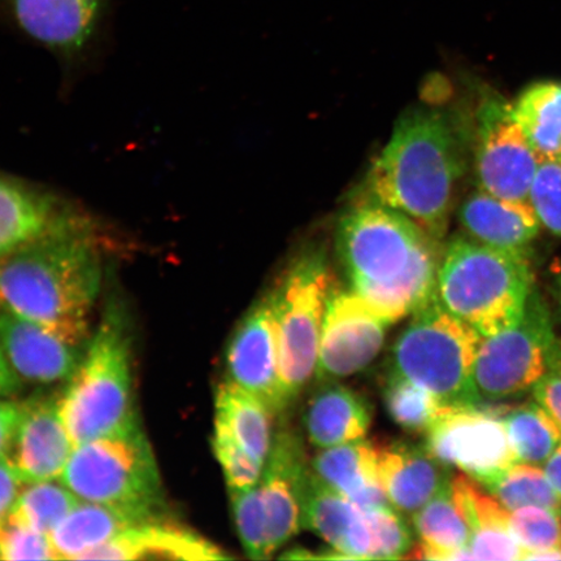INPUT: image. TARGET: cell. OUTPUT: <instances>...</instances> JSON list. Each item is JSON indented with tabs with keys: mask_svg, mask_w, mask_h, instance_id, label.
I'll list each match as a JSON object with an SVG mask.
<instances>
[{
	"mask_svg": "<svg viewBox=\"0 0 561 561\" xmlns=\"http://www.w3.org/2000/svg\"><path fill=\"white\" fill-rule=\"evenodd\" d=\"M102 283L100 245L66 215L0 257V307L75 345L88 342Z\"/></svg>",
	"mask_w": 561,
	"mask_h": 561,
	"instance_id": "obj_1",
	"label": "cell"
},
{
	"mask_svg": "<svg viewBox=\"0 0 561 561\" xmlns=\"http://www.w3.org/2000/svg\"><path fill=\"white\" fill-rule=\"evenodd\" d=\"M437 242L411 217L368 201L348 210L336 231L353 291L389 324L437 296Z\"/></svg>",
	"mask_w": 561,
	"mask_h": 561,
	"instance_id": "obj_2",
	"label": "cell"
},
{
	"mask_svg": "<svg viewBox=\"0 0 561 561\" xmlns=\"http://www.w3.org/2000/svg\"><path fill=\"white\" fill-rule=\"evenodd\" d=\"M462 171L465 153L450 118L415 110L399 118L371 168L368 202L411 217L439 241Z\"/></svg>",
	"mask_w": 561,
	"mask_h": 561,
	"instance_id": "obj_3",
	"label": "cell"
},
{
	"mask_svg": "<svg viewBox=\"0 0 561 561\" xmlns=\"http://www.w3.org/2000/svg\"><path fill=\"white\" fill-rule=\"evenodd\" d=\"M61 416L76 445L138 427L133 336L124 308L111 300L79 368L60 396Z\"/></svg>",
	"mask_w": 561,
	"mask_h": 561,
	"instance_id": "obj_4",
	"label": "cell"
},
{
	"mask_svg": "<svg viewBox=\"0 0 561 561\" xmlns=\"http://www.w3.org/2000/svg\"><path fill=\"white\" fill-rule=\"evenodd\" d=\"M533 291L528 257L455 238L442 254L437 296L448 311L482 336L515 327Z\"/></svg>",
	"mask_w": 561,
	"mask_h": 561,
	"instance_id": "obj_5",
	"label": "cell"
},
{
	"mask_svg": "<svg viewBox=\"0 0 561 561\" xmlns=\"http://www.w3.org/2000/svg\"><path fill=\"white\" fill-rule=\"evenodd\" d=\"M60 481L81 501L115 507L144 522L164 520L158 462L139 426L76 445Z\"/></svg>",
	"mask_w": 561,
	"mask_h": 561,
	"instance_id": "obj_6",
	"label": "cell"
},
{
	"mask_svg": "<svg viewBox=\"0 0 561 561\" xmlns=\"http://www.w3.org/2000/svg\"><path fill=\"white\" fill-rule=\"evenodd\" d=\"M481 341L474 328L433 297L399 335L390 374L423 386L444 405H479L473 369Z\"/></svg>",
	"mask_w": 561,
	"mask_h": 561,
	"instance_id": "obj_7",
	"label": "cell"
},
{
	"mask_svg": "<svg viewBox=\"0 0 561 561\" xmlns=\"http://www.w3.org/2000/svg\"><path fill=\"white\" fill-rule=\"evenodd\" d=\"M307 469L300 440L280 432L273 438L261 481L249 489L229 490L238 537L250 559H268L298 535V483Z\"/></svg>",
	"mask_w": 561,
	"mask_h": 561,
	"instance_id": "obj_8",
	"label": "cell"
},
{
	"mask_svg": "<svg viewBox=\"0 0 561 561\" xmlns=\"http://www.w3.org/2000/svg\"><path fill=\"white\" fill-rule=\"evenodd\" d=\"M332 293L325 259L308 255L287 271L268 296L276 324L279 377L289 404L316 375Z\"/></svg>",
	"mask_w": 561,
	"mask_h": 561,
	"instance_id": "obj_9",
	"label": "cell"
},
{
	"mask_svg": "<svg viewBox=\"0 0 561 561\" xmlns=\"http://www.w3.org/2000/svg\"><path fill=\"white\" fill-rule=\"evenodd\" d=\"M559 355L550 312L533 291L515 327L482 336L473 369L476 394L480 402H501L522 396L549 374Z\"/></svg>",
	"mask_w": 561,
	"mask_h": 561,
	"instance_id": "obj_10",
	"label": "cell"
},
{
	"mask_svg": "<svg viewBox=\"0 0 561 561\" xmlns=\"http://www.w3.org/2000/svg\"><path fill=\"white\" fill-rule=\"evenodd\" d=\"M426 447L483 488L518 462L497 409L446 405L426 432Z\"/></svg>",
	"mask_w": 561,
	"mask_h": 561,
	"instance_id": "obj_11",
	"label": "cell"
},
{
	"mask_svg": "<svg viewBox=\"0 0 561 561\" xmlns=\"http://www.w3.org/2000/svg\"><path fill=\"white\" fill-rule=\"evenodd\" d=\"M538 165L512 104L497 95L485 98L477 112L476 172L481 191L506 201L530 202Z\"/></svg>",
	"mask_w": 561,
	"mask_h": 561,
	"instance_id": "obj_12",
	"label": "cell"
},
{
	"mask_svg": "<svg viewBox=\"0 0 561 561\" xmlns=\"http://www.w3.org/2000/svg\"><path fill=\"white\" fill-rule=\"evenodd\" d=\"M389 324L353 290L332 293L322 324L316 377L334 382L359 374L376 359Z\"/></svg>",
	"mask_w": 561,
	"mask_h": 561,
	"instance_id": "obj_13",
	"label": "cell"
},
{
	"mask_svg": "<svg viewBox=\"0 0 561 561\" xmlns=\"http://www.w3.org/2000/svg\"><path fill=\"white\" fill-rule=\"evenodd\" d=\"M228 380L257 397L273 413L286 409L279 377L275 318L268 297L238 324L227 350Z\"/></svg>",
	"mask_w": 561,
	"mask_h": 561,
	"instance_id": "obj_14",
	"label": "cell"
},
{
	"mask_svg": "<svg viewBox=\"0 0 561 561\" xmlns=\"http://www.w3.org/2000/svg\"><path fill=\"white\" fill-rule=\"evenodd\" d=\"M75 447L61 416L60 397L37 396L21 403L7 456L24 482L60 480Z\"/></svg>",
	"mask_w": 561,
	"mask_h": 561,
	"instance_id": "obj_15",
	"label": "cell"
},
{
	"mask_svg": "<svg viewBox=\"0 0 561 561\" xmlns=\"http://www.w3.org/2000/svg\"><path fill=\"white\" fill-rule=\"evenodd\" d=\"M301 528L316 533L341 559H375L368 512L325 485L307 469L298 483Z\"/></svg>",
	"mask_w": 561,
	"mask_h": 561,
	"instance_id": "obj_16",
	"label": "cell"
},
{
	"mask_svg": "<svg viewBox=\"0 0 561 561\" xmlns=\"http://www.w3.org/2000/svg\"><path fill=\"white\" fill-rule=\"evenodd\" d=\"M0 348L23 381H68L85 350L0 307Z\"/></svg>",
	"mask_w": 561,
	"mask_h": 561,
	"instance_id": "obj_17",
	"label": "cell"
},
{
	"mask_svg": "<svg viewBox=\"0 0 561 561\" xmlns=\"http://www.w3.org/2000/svg\"><path fill=\"white\" fill-rule=\"evenodd\" d=\"M16 24L51 50L80 51L93 37L107 0H2Z\"/></svg>",
	"mask_w": 561,
	"mask_h": 561,
	"instance_id": "obj_18",
	"label": "cell"
},
{
	"mask_svg": "<svg viewBox=\"0 0 561 561\" xmlns=\"http://www.w3.org/2000/svg\"><path fill=\"white\" fill-rule=\"evenodd\" d=\"M378 476L392 507L405 514L416 512L450 485L447 468L426 446L409 442L377 445Z\"/></svg>",
	"mask_w": 561,
	"mask_h": 561,
	"instance_id": "obj_19",
	"label": "cell"
},
{
	"mask_svg": "<svg viewBox=\"0 0 561 561\" xmlns=\"http://www.w3.org/2000/svg\"><path fill=\"white\" fill-rule=\"evenodd\" d=\"M459 219L472 240L523 257L541 227L530 202L497 198L481 188L462 202Z\"/></svg>",
	"mask_w": 561,
	"mask_h": 561,
	"instance_id": "obj_20",
	"label": "cell"
},
{
	"mask_svg": "<svg viewBox=\"0 0 561 561\" xmlns=\"http://www.w3.org/2000/svg\"><path fill=\"white\" fill-rule=\"evenodd\" d=\"M228 553L196 535L165 520L133 526L82 560H227Z\"/></svg>",
	"mask_w": 561,
	"mask_h": 561,
	"instance_id": "obj_21",
	"label": "cell"
},
{
	"mask_svg": "<svg viewBox=\"0 0 561 561\" xmlns=\"http://www.w3.org/2000/svg\"><path fill=\"white\" fill-rule=\"evenodd\" d=\"M455 502L471 529L472 560H524L525 551L511 530V514L488 489L465 474L451 480Z\"/></svg>",
	"mask_w": 561,
	"mask_h": 561,
	"instance_id": "obj_22",
	"label": "cell"
},
{
	"mask_svg": "<svg viewBox=\"0 0 561 561\" xmlns=\"http://www.w3.org/2000/svg\"><path fill=\"white\" fill-rule=\"evenodd\" d=\"M311 467L325 485L363 510L390 504L378 476L377 445L371 442L359 439L321 448Z\"/></svg>",
	"mask_w": 561,
	"mask_h": 561,
	"instance_id": "obj_23",
	"label": "cell"
},
{
	"mask_svg": "<svg viewBox=\"0 0 561 561\" xmlns=\"http://www.w3.org/2000/svg\"><path fill=\"white\" fill-rule=\"evenodd\" d=\"M324 383L306 407L305 430L311 444L329 448L366 437L371 423L366 399L345 386Z\"/></svg>",
	"mask_w": 561,
	"mask_h": 561,
	"instance_id": "obj_24",
	"label": "cell"
},
{
	"mask_svg": "<svg viewBox=\"0 0 561 561\" xmlns=\"http://www.w3.org/2000/svg\"><path fill=\"white\" fill-rule=\"evenodd\" d=\"M420 543L404 559L472 560L471 529L453 495L451 482L413 514Z\"/></svg>",
	"mask_w": 561,
	"mask_h": 561,
	"instance_id": "obj_25",
	"label": "cell"
},
{
	"mask_svg": "<svg viewBox=\"0 0 561 561\" xmlns=\"http://www.w3.org/2000/svg\"><path fill=\"white\" fill-rule=\"evenodd\" d=\"M272 411L261 399L227 380L215 394V430L227 433L259 461L268 459L273 437Z\"/></svg>",
	"mask_w": 561,
	"mask_h": 561,
	"instance_id": "obj_26",
	"label": "cell"
},
{
	"mask_svg": "<svg viewBox=\"0 0 561 561\" xmlns=\"http://www.w3.org/2000/svg\"><path fill=\"white\" fill-rule=\"evenodd\" d=\"M140 520L128 512L105 504L81 501L51 533L60 560H82Z\"/></svg>",
	"mask_w": 561,
	"mask_h": 561,
	"instance_id": "obj_27",
	"label": "cell"
},
{
	"mask_svg": "<svg viewBox=\"0 0 561 561\" xmlns=\"http://www.w3.org/2000/svg\"><path fill=\"white\" fill-rule=\"evenodd\" d=\"M61 216L48 196L0 178V257L44 233Z\"/></svg>",
	"mask_w": 561,
	"mask_h": 561,
	"instance_id": "obj_28",
	"label": "cell"
},
{
	"mask_svg": "<svg viewBox=\"0 0 561 561\" xmlns=\"http://www.w3.org/2000/svg\"><path fill=\"white\" fill-rule=\"evenodd\" d=\"M512 107L539 161L561 158V82L530 85Z\"/></svg>",
	"mask_w": 561,
	"mask_h": 561,
	"instance_id": "obj_29",
	"label": "cell"
},
{
	"mask_svg": "<svg viewBox=\"0 0 561 561\" xmlns=\"http://www.w3.org/2000/svg\"><path fill=\"white\" fill-rule=\"evenodd\" d=\"M518 462L545 466L561 445V430L541 404L528 402L500 410Z\"/></svg>",
	"mask_w": 561,
	"mask_h": 561,
	"instance_id": "obj_30",
	"label": "cell"
},
{
	"mask_svg": "<svg viewBox=\"0 0 561 561\" xmlns=\"http://www.w3.org/2000/svg\"><path fill=\"white\" fill-rule=\"evenodd\" d=\"M80 502V497L60 480L27 482L11 517L50 536Z\"/></svg>",
	"mask_w": 561,
	"mask_h": 561,
	"instance_id": "obj_31",
	"label": "cell"
},
{
	"mask_svg": "<svg viewBox=\"0 0 561 561\" xmlns=\"http://www.w3.org/2000/svg\"><path fill=\"white\" fill-rule=\"evenodd\" d=\"M485 489L508 511L538 506L561 514V496L539 466L516 462Z\"/></svg>",
	"mask_w": 561,
	"mask_h": 561,
	"instance_id": "obj_32",
	"label": "cell"
},
{
	"mask_svg": "<svg viewBox=\"0 0 561 561\" xmlns=\"http://www.w3.org/2000/svg\"><path fill=\"white\" fill-rule=\"evenodd\" d=\"M383 399L394 423L412 433H426L446 407L423 386L392 374L386 381Z\"/></svg>",
	"mask_w": 561,
	"mask_h": 561,
	"instance_id": "obj_33",
	"label": "cell"
},
{
	"mask_svg": "<svg viewBox=\"0 0 561 561\" xmlns=\"http://www.w3.org/2000/svg\"><path fill=\"white\" fill-rule=\"evenodd\" d=\"M511 530L525 551L524 560L533 553L561 547V514L558 511L528 506L512 511Z\"/></svg>",
	"mask_w": 561,
	"mask_h": 561,
	"instance_id": "obj_34",
	"label": "cell"
},
{
	"mask_svg": "<svg viewBox=\"0 0 561 561\" xmlns=\"http://www.w3.org/2000/svg\"><path fill=\"white\" fill-rule=\"evenodd\" d=\"M530 203L542 226L561 237V158L539 161Z\"/></svg>",
	"mask_w": 561,
	"mask_h": 561,
	"instance_id": "obj_35",
	"label": "cell"
},
{
	"mask_svg": "<svg viewBox=\"0 0 561 561\" xmlns=\"http://www.w3.org/2000/svg\"><path fill=\"white\" fill-rule=\"evenodd\" d=\"M0 560H60L51 537L13 517L0 525Z\"/></svg>",
	"mask_w": 561,
	"mask_h": 561,
	"instance_id": "obj_36",
	"label": "cell"
},
{
	"mask_svg": "<svg viewBox=\"0 0 561 561\" xmlns=\"http://www.w3.org/2000/svg\"><path fill=\"white\" fill-rule=\"evenodd\" d=\"M213 447L219 460L229 490L255 486L264 472V462L259 461L227 433L214 431Z\"/></svg>",
	"mask_w": 561,
	"mask_h": 561,
	"instance_id": "obj_37",
	"label": "cell"
},
{
	"mask_svg": "<svg viewBox=\"0 0 561 561\" xmlns=\"http://www.w3.org/2000/svg\"><path fill=\"white\" fill-rule=\"evenodd\" d=\"M366 511L374 530L375 559H404L413 538L402 516L391 504Z\"/></svg>",
	"mask_w": 561,
	"mask_h": 561,
	"instance_id": "obj_38",
	"label": "cell"
},
{
	"mask_svg": "<svg viewBox=\"0 0 561 561\" xmlns=\"http://www.w3.org/2000/svg\"><path fill=\"white\" fill-rule=\"evenodd\" d=\"M25 483L9 456H0V525L11 516Z\"/></svg>",
	"mask_w": 561,
	"mask_h": 561,
	"instance_id": "obj_39",
	"label": "cell"
},
{
	"mask_svg": "<svg viewBox=\"0 0 561 561\" xmlns=\"http://www.w3.org/2000/svg\"><path fill=\"white\" fill-rule=\"evenodd\" d=\"M536 401L550 413L561 430V369L552 367L535 389H533Z\"/></svg>",
	"mask_w": 561,
	"mask_h": 561,
	"instance_id": "obj_40",
	"label": "cell"
},
{
	"mask_svg": "<svg viewBox=\"0 0 561 561\" xmlns=\"http://www.w3.org/2000/svg\"><path fill=\"white\" fill-rule=\"evenodd\" d=\"M21 403L0 398V456L9 451L20 417Z\"/></svg>",
	"mask_w": 561,
	"mask_h": 561,
	"instance_id": "obj_41",
	"label": "cell"
},
{
	"mask_svg": "<svg viewBox=\"0 0 561 561\" xmlns=\"http://www.w3.org/2000/svg\"><path fill=\"white\" fill-rule=\"evenodd\" d=\"M21 388H23V380L12 369L2 348H0V398L15 396Z\"/></svg>",
	"mask_w": 561,
	"mask_h": 561,
	"instance_id": "obj_42",
	"label": "cell"
},
{
	"mask_svg": "<svg viewBox=\"0 0 561 561\" xmlns=\"http://www.w3.org/2000/svg\"><path fill=\"white\" fill-rule=\"evenodd\" d=\"M545 472L551 482L553 489L558 491V494L561 496V445L551 456L549 460H547L543 466Z\"/></svg>",
	"mask_w": 561,
	"mask_h": 561,
	"instance_id": "obj_43",
	"label": "cell"
},
{
	"mask_svg": "<svg viewBox=\"0 0 561 561\" xmlns=\"http://www.w3.org/2000/svg\"><path fill=\"white\" fill-rule=\"evenodd\" d=\"M552 367H558L561 369V355L559 356V359L556 362V364H553Z\"/></svg>",
	"mask_w": 561,
	"mask_h": 561,
	"instance_id": "obj_44",
	"label": "cell"
},
{
	"mask_svg": "<svg viewBox=\"0 0 561 561\" xmlns=\"http://www.w3.org/2000/svg\"><path fill=\"white\" fill-rule=\"evenodd\" d=\"M559 294H560V305H561V276L559 278Z\"/></svg>",
	"mask_w": 561,
	"mask_h": 561,
	"instance_id": "obj_45",
	"label": "cell"
},
{
	"mask_svg": "<svg viewBox=\"0 0 561 561\" xmlns=\"http://www.w3.org/2000/svg\"><path fill=\"white\" fill-rule=\"evenodd\" d=\"M559 348H560V354H561V340H559Z\"/></svg>",
	"mask_w": 561,
	"mask_h": 561,
	"instance_id": "obj_46",
	"label": "cell"
}]
</instances>
